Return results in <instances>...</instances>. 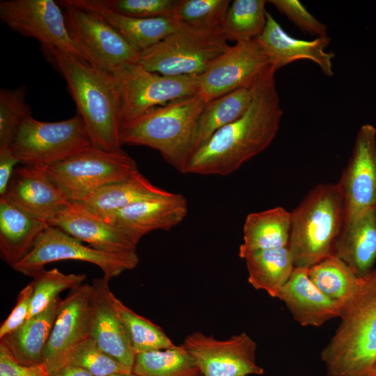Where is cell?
<instances>
[{
  "instance_id": "obj_3",
  "label": "cell",
  "mask_w": 376,
  "mask_h": 376,
  "mask_svg": "<svg viewBox=\"0 0 376 376\" xmlns=\"http://www.w3.org/2000/svg\"><path fill=\"white\" fill-rule=\"evenodd\" d=\"M320 354L328 376H372L376 363V271L358 277Z\"/></svg>"
},
{
  "instance_id": "obj_35",
  "label": "cell",
  "mask_w": 376,
  "mask_h": 376,
  "mask_svg": "<svg viewBox=\"0 0 376 376\" xmlns=\"http://www.w3.org/2000/svg\"><path fill=\"white\" fill-rule=\"evenodd\" d=\"M230 3V0H180L174 18L189 29L221 31Z\"/></svg>"
},
{
  "instance_id": "obj_22",
  "label": "cell",
  "mask_w": 376,
  "mask_h": 376,
  "mask_svg": "<svg viewBox=\"0 0 376 376\" xmlns=\"http://www.w3.org/2000/svg\"><path fill=\"white\" fill-rule=\"evenodd\" d=\"M278 299L301 326L319 327L340 318L343 305L324 294L309 279L307 269L295 267Z\"/></svg>"
},
{
  "instance_id": "obj_15",
  "label": "cell",
  "mask_w": 376,
  "mask_h": 376,
  "mask_svg": "<svg viewBox=\"0 0 376 376\" xmlns=\"http://www.w3.org/2000/svg\"><path fill=\"white\" fill-rule=\"evenodd\" d=\"M93 308L91 284L74 287L61 300L43 354V364L48 373L65 366L71 352L90 338Z\"/></svg>"
},
{
  "instance_id": "obj_24",
  "label": "cell",
  "mask_w": 376,
  "mask_h": 376,
  "mask_svg": "<svg viewBox=\"0 0 376 376\" xmlns=\"http://www.w3.org/2000/svg\"><path fill=\"white\" fill-rule=\"evenodd\" d=\"M48 224L0 198V255L13 267L32 249Z\"/></svg>"
},
{
  "instance_id": "obj_29",
  "label": "cell",
  "mask_w": 376,
  "mask_h": 376,
  "mask_svg": "<svg viewBox=\"0 0 376 376\" xmlns=\"http://www.w3.org/2000/svg\"><path fill=\"white\" fill-rule=\"evenodd\" d=\"M244 260L249 283L274 298L278 297L295 268L288 246L259 251Z\"/></svg>"
},
{
  "instance_id": "obj_13",
  "label": "cell",
  "mask_w": 376,
  "mask_h": 376,
  "mask_svg": "<svg viewBox=\"0 0 376 376\" xmlns=\"http://www.w3.org/2000/svg\"><path fill=\"white\" fill-rule=\"evenodd\" d=\"M269 62L256 40L236 42L198 76V95L207 103L237 89L253 86Z\"/></svg>"
},
{
  "instance_id": "obj_32",
  "label": "cell",
  "mask_w": 376,
  "mask_h": 376,
  "mask_svg": "<svg viewBox=\"0 0 376 376\" xmlns=\"http://www.w3.org/2000/svg\"><path fill=\"white\" fill-rule=\"evenodd\" d=\"M265 0H235L226 13L221 31L227 40L236 42L257 38L267 23Z\"/></svg>"
},
{
  "instance_id": "obj_2",
  "label": "cell",
  "mask_w": 376,
  "mask_h": 376,
  "mask_svg": "<svg viewBox=\"0 0 376 376\" xmlns=\"http://www.w3.org/2000/svg\"><path fill=\"white\" fill-rule=\"evenodd\" d=\"M40 47L65 81L91 146L109 152L121 150L120 97L114 76L53 46Z\"/></svg>"
},
{
  "instance_id": "obj_11",
  "label": "cell",
  "mask_w": 376,
  "mask_h": 376,
  "mask_svg": "<svg viewBox=\"0 0 376 376\" xmlns=\"http://www.w3.org/2000/svg\"><path fill=\"white\" fill-rule=\"evenodd\" d=\"M67 260L94 264L100 268L103 276L109 280L135 268L139 261L138 256H122L96 250L61 229L49 226L38 235L31 251L13 269L33 277L45 269V265Z\"/></svg>"
},
{
  "instance_id": "obj_20",
  "label": "cell",
  "mask_w": 376,
  "mask_h": 376,
  "mask_svg": "<svg viewBox=\"0 0 376 376\" xmlns=\"http://www.w3.org/2000/svg\"><path fill=\"white\" fill-rule=\"evenodd\" d=\"M256 40L275 72L292 62L308 60L318 65L324 75L334 76L332 60L335 54L326 51L331 41L328 36L309 40L294 38L267 12L264 31Z\"/></svg>"
},
{
  "instance_id": "obj_47",
  "label": "cell",
  "mask_w": 376,
  "mask_h": 376,
  "mask_svg": "<svg viewBox=\"0 0 376 376\" xmlns=\"http://www.w3.org/2000/svg\"><path fill=\"white\" fill-rule=\"evenodd\" d=\"M375 271H376V269H375Z\"/></svg>"
},
{
  "instance_id": "obj_12",
  "label": "cell",
  "mask_w": 376,
  "mask_h": 376,
  "mask_svg": "<svg viewBox=\"0 0 376 376\" xmlns=\"http://www.w3.org/2000/svg\"><path fill=\"white\" fill-rule=\"evenodd\" d=\"M61 8L54 0H1L0 19L40 47L53 46L88 63L68 32Z\"/></svg>"
},
{
  "instance_id": "obj_1",
  "label": "cell",
  "mask_w": 376,
  "mask_h": 376,
  "mask_svg": "<svg viewBox=\"0 0 376 376\" xmlns=\"http://www.w3.org/2000/svg\"><path fill=\"white\" fill-rule=\"evenodd\" d=\"M276 72L269 67L254 84L246 112L218 130L193 155L187 173L228 175L261 153L276 137L283 116Z\"/></svg>"
},
{
  "instance_id": "obj_45",
  "label": "cell",
  "mask_w": 376,
  "mask_h": 376,
  "mask_svg": "<svg viewBox=\"0 0 376 376\" xmlns=\"http://www.w3.org/2000/svg\"><path fill=\"white\" fill-rule=\"evenodd\" d=\"M108 376H136L132 372L129 373H116Z\"/></svg>"
},
{
  "instance_id": "obj_38",
  "label": "cell",
  "mask_w": 376,
  "mask_h": 376,
  "mask_svg": "<svg viewBox=\"0 0 376 376\" xmlns=\"http://www.w3.org/2000/svg\"><path fill=\"white\" fill-rule=\"evenodd\" d=\"M67 364L79 367L93 376L132 372L102 350L91 338L83 341L71 352Z\"/></svg>"
},
{
  "instance_id": "obj_41",
  "label": "cell",
  "mask_w": 376,
  "mask_h": 376,
  "mask_svg": "<svg viewBox=\"0 0 376 376\" xmlns=\"http://www.w3.org/2000/svg\"><path fill=\"white\" fill-rule=\"evenodd\" d=\"M33 292L32 282L20 290L14 308L0 327V338L19 327L28 319Z\"/></svg>"
},
{
  "instance_id": "obj_10",
  "label": "cell",
  "mask_w": 376,
  "mask_h": 376,
  "mask_svg": "<svg viewBox=\"0 0 376 376\" xmlns=\"http://www.w3.org/2000/svg\"><path fill=\"white\" fill-rule=\"evenodd\" d=\"M58 3L71 38L89 64L112 73L123 65L138 63L141 52L101 17L68 0Z\"/></svg>"
},
{
  "instance_id": "obj_6",
  "label": "cell",
  "mask_w": 376,
  "mask_h": 376,
  "mask_svg": "<svg viewBox=\"0 0 376 376\" xmlns=\"http://www.w3.org/2000/svg\"><path fill=\"white\" fill-rule=\"evenodd\" d=\"M221 31H198L182 26L141 52L138 64L166 76H196L230 45Z\"/></svg>"
},
{
  "instance_id": "obj_28",
  "label": "cell",
  "mask_w": 376,
  "mask_h": 376,
  "mask_svg": "<svg viewBox=\"0 0 376 376\" xmlns=\"http://www.w3.org/2000/svg\"><path fill=\"white\" fill-rule=\"evenodd\" d=\"M168 193V191L152 185L137 171L123 180L95 190L81 201L104 219L136 202Z\"/></svg>"
},
{
  "instance_id": "obj_27",
  "label": "cell",
  "mask_w": 376,
  "mask_h": 376,
  "mask_svg": "<svg viewBox=\"0 0 376 376\" xmlns=\"http://www.w3.org/2000/svg\"><path fill=\"white\" fill-rule=\"evenodd\" d=\"M61 300L57 298L46 309L0 338L21 363L26 366L43 363L44 351Z\"/></svg>"
},
{
  "instance_id": "obj_21",
  "label": "cell",
  "mask_w": 376,
  "mask_h": 376,
  "mask_svg": "<svg viewBox=\"0 0 376 376\" xmlns=\"http://www.w3.org/2000/svg\"><path fill=\"white\" fill-rule=\"evenodd\" d=\"M109 279L92 282L93 308L90 338L97 346L132 371L136 353L127 329L109 298Z\"/></svg>"
},
{
  "instance_id": "obj_23",
  "label": "cell",
  "mask_w": 376,
  "mask_h": 376,
  "mask_svg": "<svg viewBox=\"0 0 376 376\" xmlns=\"http://www.w3.org/2000/svg\"><path fill=\"white\" fill-rule=\"evenodd\" d=\"M101 17L127 40L143 52L157 44L182 26L175 18H138L117 13L100 0H68Z\"/></svg>"
},
{
  "instance_id": "obj_33",
  "label": "cell",
  "mask_w": 376,
  "mask_h": 376,
  "mask_svg": "<svg viewBox=\"0 0 376 376\" xmlns=\"http://www.w3.org/2000/svg\"><path fill=\"white\" fill-rule=\"evenodd\" d=\"M307 272L318 289L343 306L352 297L358 281L354 272L334 254L313 265Z\"/></svg>"
},
{
  "instance_id": "obj_17",
  "label": "cell",
  "mask_w": 376,
  "mask_h": 376,
  "mask_svg": "<svg viewBox=\"0 0 376 376\" xmlns=\"http://www.w3.org/2000/svg\"><path fill=\"white\" fill-rule=\"evenodd\" d=\"M89 246L109 253L138 256L136 244L82 201H70L48 222Z\"/></svg>"
},
{
  "instance_id": "obj_34",
  "label": "cell",
  "mask_w": 376,
  "mask_h": 376,
  "mask_svg": "<svg viewBox=\"0 0 376 376\" xmlns=\"http://www.w3.org/2000/svg\"><path fill=\"white\" fill-rule=\"evenodd\" d=\"M109 298L127 329L136 354L176 346L160 327L128 308L111 290Z\"/></svg>"
},
{
  "instance_id": "obj_44",
  "label": "cell",
  "mask_w": 376,
  "mask_h": 376,
  "mask_svg": "<svg viewBox=\"0 0 376 376\" xmlns=\"http://www.w3.org/2000/svg\"><path fill=\"white\" fill-rule=\"evenodd\" d=\"M47 376H93L86 370L70 364L48 373Z\"/></svg>"
},
{
  "instance_id": "obj_46",
  "label": "cell",
  "mask_w": 376,
  "mask_h": 376,
  "mask_svg": "<svg viewBox=\"0 0 376 376\" xmlns=\"http://www.w3.org/2000/svg\"><path fill=\"white\" fill-rule=\"evenodd\" d=\"M372 376H376V363H375V365L374 366Z\"/></svg>"
},
{
  "instance_id": "obj_43",
  "label": "cell",
  "mask_w": 376,
  "mask_h": 376,
  "mask_svg": "<svg viewBox=\"0 0 376 376\" xmlns=\"http://www.w3.org/2000/svg\"><path fill=\"white\" fill-rule=\"evenodd\" d=\"M17 164L20 163L10 147L0 149V197L5 195Z\"/></svg>"
},
{
  "instance_id": "obj_14",
  "label": "cell",
  "mask_w": 376,
  "mask_h": 376,
  "mask_svg": "<svg viewBox=\"0 0 376 376\" xmlns=\"http://www.w3.org/2000/svg\"><path fill=\"white\" fill-rule=\"evenodd\" d=\"M182 345L193 357L203 376L260 375L256 342L246 333L219 340L201 331L187 336Z\"/></svg>"
},
{
  "instance_id": "obj_19",
  "label": "cell",
  "mask_w": 376,
  "mask_h": 376,
  "mask_svg": "<svg viewBox=\"0 0 376 376\" xmlns=\"http://www.w3.org/2000/svg\"><path fill=\"white\" fill-rule=\"evenodd\" d=\"M0 198L47 224L71 201L44 168L26 165L15 169L5 195Z\"/></svg>"
},
{
  "instance_id": "obj_37",
  "label": "cell",
  "mask_w": 376,
  "mask_h": 376,
  "mask_svg": "<svg viewBox=\"0 0 376 376\" xmlns=\"http://www.w3.org/2000/svg\"><path fill=\"white\" fill-rule=\"evenodd\" d=\"M26 87L0 90V149L12 144L24 120L31 116Z\"/></svg>"
},
{
  "instance_id": "obj_25",
  "label": "cell",
  "mask_w": 376,
  "mask_h": 376,
  "mask_svg": "<svg viewBox=\"0 0 376 376\" xmlns=\"http://www.w3.org/2000/svg\"><path fill=\"white\" fill-rule=\"evenodd\" d=\"M334 255L358 276L371 272L376 262V210L345 223Z\"/></svg>"
},
{
  "instance_id": "obj_4",
  "label": "cell",
  "mask_w": 376,
  "mask_h": 376,
  "mask_svg": "<svg viewBox=\"0 0 376 376\" xmlns=\"http://www.w3.org/2000/svg\"><path fill=\"white\" fill-rule=\"evenodd\" d=\"M205 104L196 94L154 107L122 127L121 143L157 150L175 169L186 173Z\"/></svg>"
},
{
  "instance_id": "obj_16",
  "label": "cell",
  "mask_w": 376,
  "mask_h": 376,
  "mask_svg": "<svg viewBox=\"0 0 376 376\" xmlns=\"http://www.w3.org/2000/svg\"><path fill=\"white\" fill-rule=\"evenodd\" d=\"M345 205V223L376 210V128L358 130L352 155L338 182Z\"/></svg>"
},
{
  "instance_id": "obj_42",
  "label": "cell",
  "mask_w": 376,
  "mask_h": 376,
  "mask_svg": "<svg viewBox=\"0 0 376 376\" xmlns=\"http://www.w3.org/2000/svg\"><path fill=\"white\" fill-rule=\"evenodd\" d=\"M45 366H26L19 362L8 347L0 341V376H47Z\"/></svg>"
},
{
  "instance_id": "obj_40",
  "label": "cell",
  "mask_w": 376,
  "mask_h": 376,
  "mask_svg": "<svg viewBox=\"0 0 376 376\" xmlns=\"http://www.w3.org/2000/svg\"><path fill=\"white\" fill-rule=\"evenodd\" d=\"M301 31L311 36L327 37L328 26L315 18L298 0L268 1Z\"/></svg>"
},
{
  "instance_id": "obj_5",
  "label": "cell",
  "mask_w": 376,
  "mask_h": 376,
  "mask_svg": "<svg viewBox=\"0 0 376 376\" xmlns=\"http://www.w3.org/2000/svg\"><path fill=\"white\" fill-rule=\"evenodd\" d=\"M290 214L288 247L295 267L308 269L334 254L345 218L338 182L318 184Z\"/></svg>"
},
{
  "instance_id": "obj_30",
  "label": "cell",
  "mask_w": 376,
  "mask_h": 376,
  "mask_svg": "<svg viewBox=\"0 0 376 376\" xmlns=\"http://www.w3.org/2000/svg\"><path fill=\"white\" fill-rule=\"evenodd\" d=\"M253 95L254 85L237 89L206 103L200 119L196 150L218 130L241 117L250 106Z\"/></svg>"
},
{
  "instance_id": "obj_26",
  "label": "cell",
  "mask_w": 376,
  "mask_h": 376,
  "mask_svg": "<svg viewBox=\"0 0 376 376\" xmlns=\"http://www.w3.org/2000/svg\"><path fill=\"white\" fill-rule=\"evenodd\" d=\"M290 226V212L283 207L249 214L243 225L240 258L246 259L259 251L288 246Z\"/></svg>"
},
{
  "instance_id": "obj_9",
  "label": "cell",
  "mask_w": 376,
  "mask_h": 376,
  "mask_svg": "<svg viewBox=\"0 0 376 376\" xmlns=\"http://www.w3.org/2000/svg\"><path fill=\"white\" fill-rule=\"evenodd\" d=\"M111 74L120 93L122 127L154 107L198 93L196 76L162 75L138 63L123 65Z\"/></svg>"
},
{
  "instance_id": "obj_8",
  "label": "cell",
  "mask_w": 376,
  "mask_h": 376,
  "mask_svg": "<svg viewBox=\"0 0 376 376\" xmlns=\"http://www.w3.org/2000/svg\"><path fill=\"white\" fill-rule=\"evenodd\" d=\"M81 117L58 122L26 118L20 126L10 148L19 163L47 168L91 146Z\"/></svg>"
},
{
  "instance_id": "obj_18",
  "label": "cell",
  "mask_w": 376,
  "mask_h": 376,
  "mask_svg": "<svg viewBox=\"0 0 376 376\" xmlns=\"http://www.w3.org/2000/svg\"><path fill=\"white\" fill-rule=\"evenodd\" d=\"M188 213L187 198L169 192L131 204L104 218L137 245L146 234L154 230H169L180 224Z\"/></svg>"
},
{
  "instance_id": "obj_7",
  "label": "cell",
  "mask_w": 376,
  "mask_h": 376,
  "mask_svg": "<svg viewBox=\"0 0 376 376\" xmlns=\"http://www.w3.org/2000/svg\"><path fill=\"white\" fill-rule=\"evenodd\" d=\"M45 169L71 201H81L139 171L135 160L122 149L109 152L91 145Z\"/></svg>"
},
{
  "instance_id": "obj_36",
  "label": "cell",
  "mask_w": 376,
  "mask_h": 376,
  "mask_svg": "<svg viewBox=\"0 0 376 376\" xmlns=\"http://www.w3.org/2000/svg\"><path fill=\"white\" fill-rule=\"evenodd\" d=\"M33 278V292L28 319L46 309L63 290L81 284L86 276L83 274H64L54 268L43 269Z\"/></svg>"
},
{
  "instance_id": "obj_31",
  "label": "cell",
  "mask_w": 376,
  "mask_h": 376,
  "mask_svg": "<svg viewBox=\"0 0 376 376\" xmlns=\"http://www.w3.org/2000/svg\"><path fill=\"white\" fill-rule=\"evenodd\" d=\"M136 376H203L193 357L181 345L136 354Z\"/></svg>"
},
{
  "instance_id": "obj_39",
  "label": "cell",
  "mask_w": 376,
  "mask_h": 376,
  "mask_svg": "<svg viewBox=\"0 0 376 376\" xmlns=\"http://www.w3.org/2000/svg\"><path fill=\"white\" fill-rule=\"evenodd\" d=\"M110 10L138 18H174L180 0H100Z\"/></svg>"
}]
</instances>
